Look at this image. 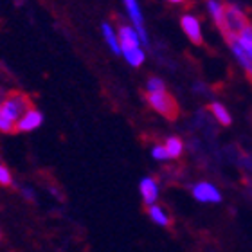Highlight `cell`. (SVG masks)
Listing matches in <instances>:
<instances>
[{
    "label": "cell",
    "instance_id": "3",
    "mask_svg": "<svg viewBox=\"0 0 252 252\" xmlns=\"http://www.w3.org/2000/svg\"><path fill=\"white\" fill-rule=\"evenodd\" d=\"M249 26L247 18L242 13V9H238L236 5H225V31L223 32H240Z\"/></svg>",
    "mask_w": 252,
    "mask_h": 252
},
{
    "label": "cell",
    "instance_id": "13",
    "mask_svg": "<svg viewBox=\"0 0 252 252\" xmlns=\"http://www.w3.org/2000/svg\"><path fill=\"white\" fill-rule=\"evenodd\" d=\"M164 148H166L169 158H179L182 155V152H184V144H182V141H180L179 137H168Z\"/></svg>",
    "mask_w": 252,
    "mask_h": 252
},
{
    "label": "cell",
    "instance_id": "7",
    "mask_svg": "<svg viewBox=\"0 0 252 252\" xmlns=\"http://www.w3.org/2000/svg\"><path fill=\"white\" fill-rule=\"evenodd\" d=\"M180 26H182V31L186 32V36H188L194 45H200V43H202V29H200V22L196 16L184 15L180 18Z\"/></svg>",
    "mask_w": 252,
    "mask_h": 252
},
{
    "label": "cell",
    "instance_id": "14",
    "mask_svg": "<svg viewBox=\"0 0 252 252\" xmlns=\"http://www.w3.org/2000/svg\"><path fill=\"white\" fill-rule=\"evenodd\" d=\"M148 216H150L157 225H162V227L169 225L168 215H166L162 207H158V205H150V207H148Z\"/></svg>",
    "mask_w": 252,
    "mask_h": 252
},
{
    "label": "cell",
    "instance_id": "15",
    "mask_svg": "<svg viewBox=\"0 0 252 252\" xmlns=\"http://www.w3.org/2000/svg\"><path fill=\"white\" fill-rule=\"evenodd\" d=\"M123 56H125V60L130 63L131 67H141L142 63H144V60H146V54H144V51H142V49H135V51L125 53Z\"/></svg>",
    "mask_w": 252,
    "mask_h": 252
},
{
    "label": "cell",
    "instance_id": "16",
    "mask_svg": "<svg viewBox=\"0 0 252 252\" xmlns=\"http://www.w3.org/2000/svg\"><path fill=\"white\" fill-rule=\"evenodd\" d=\"M238 42L243 49H252V26L249 24L240 34H238Z\"/></svg>",
    "mask_w": 252,
    "mask_h": 252
},
{
    "label": "cell",
    "instance_id": "8",
    "mask_svg": "<svg viewBox=\"0 0 252 252\" xmlns=\"http://www.w3.org/2000/svg\"><path fill=\"white\" fill-rule=\"evenodd\" d=\"M43 123V114L38 112L36 108H31L27 110L24 116L20 117V121L16 123V131H32L40 128Z\"/></svg>",
    "mask_w": 252,
    "mask_h": 252
},
{
    "label": "cell",
    "instance_id": "9",
    "mask_svg": "<svg viewBox=\"0 0 252 252\" xmlns=\"http://www.w3.org/2000/svg\"><path fill=\"white\" fill-rule=\"evenodd\" d=\"M139 191H141V196L144 200V204L150 207V205H155V200L158 196V186L155 182V179L152 177H144L139 184Z\"/></svg>",
    "mask_w": 252,
    "mask_h": 252
},
{
    "label": "cell",
    "instance_id": "6",
    "mask_svg": "<svg viewBox=\"0 0 252 252\" xmlns=\"http://www.w3.org/2000/svg\"><path fill=\"white\" fill-rule=\"evenodd\" d=\"M119 43H121V53H130V51H135V49H141V36L139 32L135 31V27H128V26H121L119 27Z\"/></svg>",
    "mask_w": 252,
    "mask_h": 252
},
{
    "label": "cell",
    "instance_id": "10",
    "mask_svg": "<svg viewBox=\"0 0 252 252\" xmlns=\"http://www.w3.org/2000/svg\"><path fill=\"white\" fill-rule=\"evenodd\" d=\"M207 9H209L215 24L220 27V31H225V5L220 4L218 0H207Z\"/></svg>",
    "mask_w": 252,
    "mask_h": 252
},
{
    "label": "cell",
    "instance_id": "21",
    "mask_svg": "<svg viewBox=\"0 0 252 252\" xmlns=\"http://www.w3.org/2000/svg\"><path fill=\"white\" fill-rule=\"evenodd\" d=\"M168 2H173V4H179V2H184V0H168Z\"/></svg>",
    "mask_w": 252,
    "mask_h": 252
},
{
    "label": "cell",
    "instance_id": "2",
    "mask_svg": "<svg viewBox=\"0 0 252 252\" xmlns=\"http://www.w3.org/2000/svg\"><path fill=\"white\" fill-rule=\"evenodd\" d=\"M148 103L152 106L153 110L158 112L160 116H164L166 119H177L179 116V106L175 103V99L168 92H153V94H148L146 95Z\"/></svg>",
    "mask_w": 252,
    "mask_h": 252
},
{
    "label": "cell",
    "instance_id": "17",
    "mask_svg": "<svg viewBox=\"0 0 252 252\" xmlns=\"http://www.w3.org/2000/svg\"><path fill=\"white\" fill-rule=\"evenodd\" d=\"M146 89H148V94H153V92H166V85L160 78H150L146 83Z\"/></svg>",
    "mask_w": 252,
    "mask_h": 252
},
{
    "label": "cell",
    "instance_id": "18",
    "mask_svg": "<svg viewBox=\"0 0 252 252\" xmlns=\"http://www.w3.org/2000/svg\"><path fill=\"white\" fill-rule=\"evenodd\" d=\"M13 184V175L4 164H0V186H11Z\"/></svg>",
    "mask_w": 252,
    "mask_h": 252
},
{
    "label": "cell",
    "instance_id": "12",
    "mask_svg": "<svg viewBox=\"0 0 252 252\" xmlns=\"http://www.w3.org/2000/svg\"><path fill=\"white\" fill-rule=\"evenodd\" d=\"M209 108H211V112H213V116L216 117V121L220 123L221 126H229L232 123L231 114H229V110H227L221 103H211Z\"/></svg>",
    "mask_w": 252,
    "mask_h": 252
},
{
    "label": "cell",
    "instance_id": "11",
    "mask_svg": "<svg viewBox=\"0 0 252 252\" xmlns=\"http://www.w3.org/2000/svg\"><path fill=\"white\" fill-rule=\"evenodd\" d=\"M101 31H103V36H105V40H106V43H108V47H110L112 53L121 54V43H119V36L116 34L114 27L105 22V24L101 26Z\"/></svg>",
    "mask_w": 252,
    "mask_h": 252
},
{
    "label": "cell",
    "instance_id": "5",
    "mask_svg": "<svg viewBox=\"0 0 252 252\" xmlns=\"http://www.w3.org/2000/svg\"><path fill=\"white\" fill-rule=\"evenodd\" d=\"M123 2H125L126 11H128V16H130V20L133 22V27H135V31L139 32L142 43L148 45L150 42H148V34H146V29H144V18H142L139 2H137V0H123Z\"/></svg>",
    "mask_w": 252,
    "mask_h": 252
},
{
    "label": "cell",
    "instance_id": "4",
    "mask_svg": "<svg viewBox=\"0 0 252 252\" xmlns=\"http://www.w3.org/2000/svg\"><path fill=\"white\" fill-rule=\"evenodd\" d=\"M191 191H193L194 198L198 202H204V204H218V202H221V193L211 182H198V184L193 186Z\"/></svg>",
    "mask_w": 252,
    "mask_h": 252
},
{
    "label": "cell",
    "instance_id": "1",
    "mask_svg": "<svg viewBox=\"0 0 252 252\" xmlns=\"http://www.w3.org/2000/svg\"><path fill=\"white\" fill-rule=\"evenodd\" d=\"M27 110H31V106L24 94H11L0 101V131L4 133L16 131V123L20 121V117Z\"/></svg>",
    "mask_w": 252,
    "mask_h": 252
},
{
    "label": "cell",
    "instance_id": "19",
    "mask_svg": "<svg viewBox=\"0 0 252 252\" xmlns=\"http://www.w3.org/2000/svg\"><path fill=\"white\" fill-rule=\"evenodd\" d=\"M152 157L155 158V160H168L169 155H168V152H166V148L164 146H153Z\"/></svg>",
    "mask_w": 252,
    "mask_h": 252
},
{
    "label": "cell",
    "instance_id": "20",
    "mask_svg": "<svg viewBox=\"0 0 252 252\" xmlns=\"http://www.w3.org/2000/svg\"><path fill=\"white\" fill-rule=\"evenodd\" d=\"M20 191H22V194H24V196H26V198L29 200V202H36L34 191H32L31 188H26V186H24V188H20Z\"/></svg>",
    "mask_w": 252,
    "mask_h": 252
}]
</instances>
